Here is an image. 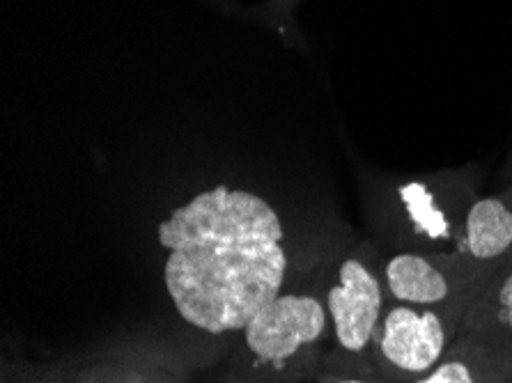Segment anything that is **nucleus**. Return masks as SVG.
<instances>
[{"label":"nucleus","mask_w":512,"mask_h":383,"mask_svg":"<svg viewBox=\"0 0 512 383\" xmlns=\"http://www.w3.org/2000/svg\"><path fill=\"white\" fill-rule=\"evenodd\" d=\"M164 285L182 322L239 333L287 287L290 255L278 211L262 195L219 184L157 225Z\"/></svg>","instance_id":"obj_1"},{"label":"nucleus","mask_w":512,"mask_h":383,"mask_svg":"<svg viewBox=\"0 0 512 383\" xmlns=\"http://www.w3.org/2000/svg\"><path fill=\"white\" fill-rule=\"evenodd\" d=\"M260 381L317 379L327 367L331 322L322 289H283L237 333Z\"/></svg>","instance_id":"obj_2"},{"label":"nucleus","mask_w":512,"mask_h":383,"mask_svg":"<svg viewBox=\"0 0 512 383\" xmlns=\"http://www.w3.org/2000/svg\"><path fill=\"white\" fill-rule=\"evenodd\" d=\"M331 322L333 354L324 370L372 372V342L389 306L382 257L370 250H356L338 257L329 278L322 283Z\"/></svg>","instance_id":"obj_3"},{"label":"nucleus","mask_w":512,"mask_h":383,"mask_svg":"<svg viewBox=\"0 0 512 383\" xmlns=\"http://www.w3.org/2000/svg\"><path fill=\"white\" fill-rule=\"evenodd\" d=\"M462 312L389 301L372 342V372L389 383L428 374L462 331Z\"/></svg>","instance_id":"obj_4"},{"label":"nucleus","mask_w":512,"mask_h":383,"mask_svg":"<svg viewBox=\"0 0 512 383\" xmlns=\"http://www.w3.org/2000/svg\"><path fill=\"white\" fill-rule=\"evenodd\" d=\"M496 267L473 262L455 250H395L382 260V276L389 301L467 315Z\"/></svg>","instance_id":"obj_5"},{"label":"nucleus","mask_w":512,"mask_h":383,"mask_svg":"<svg viewBox=\"0 0 512 383\" xmlns=\"http://www.w3.org/2000/svg\"><path fill=\"white\" fill-rule=\"evenodd\" d=\"M411 383H512V354L490 335L462 326L448 354Z\"/></svg>","instance_id":"obj_6"},{"label":"nucleus","mask_w":512,"mask_h":383,"mask_svg":"<svg viewBox=\"0 0 512 383\" xmlns=\"http://www.w3.org/2000/svg\"><path fill=\"white\" fill-rule=\"evenodd\" d=\"M457 253L487 267L512 255V184L499 195H487L469 207Z\"/></svg>","instance_id":"obj_7"},{"label":"nucleus","mask_w":512,"mask_h":383,"mask_svg":"<svg viewBox=\"0 0 512 383\" xmlns=\"http://www.w3.org/2000/svg\"><path fill=\"white\" fill-rule=\"evenodd\" d=\"M462 326L490 335L512 354V255L496 267Z\"/></svg>","instance_id":"obj_8"},{"label":"nucleus","mask_w":512,"mask_h":383,"mask_svg":"<svg viewBox=\"0 0 512 383\" xmlns=\"http://www.w3.org/2000/svg\"><path fill=\"white\" fill-rule=\"evenodd\" d=\"M315 383H389L379 379L377 374L356 372V370H324Z\"/></svg>","instance_id":"obj_9"},{"label":"nucleus","mask_w":512,"mask_h":383,"mask_svg":"<svg viewBox=\"0 0 512 383\" xmlns=\"http://www.w3.org/2000/svg\"><path fill=\"white\" fill-rule=\"evenodd\" d=\"M253 383H269V381H260V379H255Z\"/></svg>","instance_id":"obj_10"}]
</instances>
